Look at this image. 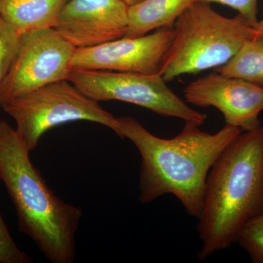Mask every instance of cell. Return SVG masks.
I'll return each instance as SVG.
<instances>
[{"label":"cell","instance_id":"obj_1","mask_svg":"<svg viewBox=\"0 0 263 263\" xmlns=\"http://www.w3.org/2000/svg\"><path fill=\"white\" fill-rule=\"evenodd\" d=\"M120 138H127L141 157L140 201L154 202L171 194L189 215L200 216L209 171L221 153L241 130L226 124L214 134L186 122L177 136L169 139L152 134L132 117H117Z\"/></svg>","mask_w":263,"mask_h":263},{"label":"cell","instance_id":"obj_2","mask_svg":"<svg viewBox=\"0 0 263 263\" xmlns=\"http://www.w3.org/2000/svg\"><path fill=\"white\" fill-rule=\"evenodd\" d=\"M263 212V125L240 133L212 166L197 230L204 260L236 243L240 231Z\"/></svg>","mask_w":263,"mask_h":263},{"label":"cell","instance_id":"obj_3","mask_svg":"<svg viewBox=\"0 0 263 263\" xmlns=\"http://www.w3.org/2000/svg\"><path fill=\"white\" fill-rule=\"evenodd\" d=\"M16 130L0 120V181L14 205L21 232L51 263H72L83 212L59 198L29 157Z\"/></svg>","mask_w":263,"mask_h":263},{"label":"cell","instance_id":"obj_4","mask_svg":"<svg viewBox=\"0 0 263 263\" xmlns=\"http://www.w3.org/2000/svg\"><path fill=\"white\" fill-rule=\"evenodd\" d=\"M175 24L174 39L159 72L166 82L221 67L247 41L256 38L254 26L239 15L223 16L202 2H194Z\"/></svg>","mask_w":263,"mask_h":263},{"label":"cell","instance_id":"obj_5","mask_svg":"<svg viewBox=\"0 0 263 263\" xmlns=\"http://www.w3.org/2000/svg\"><path fill=\"white\" fill-rule=\"evenodd\" d=\"M1 107L15 121V130L29 152L36 149L43 134L51 128L76 121L101 124L120 136L117 118L67 80L46 85Z\"/></svg>","mask_w":263,"mask_h":263},{"label":"cell","instance_id":"obj_6","mask_svg":"<svg viewBox=\"0 0 263 263\" xmlns=\"http://www.w3.org/2000/svg\"><path fill=\"white\" fill-rule=\"evenodd\" d=\"M67 81L98 103L125 102L198 126L206 119L205 114L192 108L175 94L160 73L72 69Z\"/></svg>","mask_w":263,"mask_h":263},{"label":"cell","instance_id":"obj_7","mask_svg":"<svg viewBox=\"0 0 263 263\" xmlns=\"http://www.w3.org/2000/svg\"><path fill=\"white\" fill-rule=\"evenodd\" d=\"M76 48L54 28L20 34L18 51L0 84V106L46 85L67 80Z\"/></svg>","mask_w":263,"mask_h":263},{"label":"cell","instance_id":"obj_8","mask_svg":"<svg viewBox=\"0 0 263 263\" xmlns=\"http://www.w3.org/2000/svg\"><path fill=\"white\" fill-rule=\"evenodd\" d=\"M174 37L173 27H162L148 35L122 37L92 47L76 48L71 67L84 70L159 73Z\"/></svg>","mask_w":263,"mask_h":263},{"label":"cell","instance_id":"obj_9","mask_svg":"<svg viewBox=\"0 0 263 263\" xmlns=\"http://www.w3.org/2000/svg\"><path fill=\"white\" fill-rule=\"evenodd\" d=\"M186 103L214 107L224 116L226 124L248 132L261 126L263 87L237 78L210 74L190 83L183 89Z\"/></svg>","mask_w":263,"mask_h":263},{"label":"cell","instance_id":"obj_10","mask_svg":"<svg viewBox=\"0 0 263 263\" xmlns=\"http://www.w3.org/2000/svg\"><path fill=\"white\" fill-rule=\"evenodd\" d=\"M127 26L128 6L121 0H70L54 29L78 48L124 37Z\"/></svg>","mask_w":263,"mask_h":263},{"label":"cell","instance_id":"obj_11","mask_svg":"<svg viewBox=\"0 0 263 263\" xmlns=\"http://www.w3.org/2000/svg\"><path fill=\"white\" fill-rule=\"evenodd\" d=\"M70 0H0V17L19 33L54 28Z\"/></svg>","mask_w":263,"mask_h":263},{"label":"cell","instance_id":"obj_12","mask_svg":"<svg viewBox=\"0 0 263 263\" xmlns=\"http://www.w3.org/2000/svg\"><path fill=\"white\" fill-rule=\"evenodd\" d=\"M197 0H143L128 7V26L124 37L146 35L155 29L173 27L183 11Z\"/></svg>","mask_w":263,"mask_h":263},{"label":"cell","instance_id":"obj_13","mask_svg":"<svg viewBox=\"0 0 263 263\" xmlns=\"http://www.w3.org/2000/svg\"><path fill=\"white\" fill-rule=\"evenodd\" d=\"M216 72L237 78L263 87V38L247 41L238 53Z\"/></svg>","mask_w":263,"mask_h":263},{"label":"cell","instance_id":"obj_14","mask_svg":"<svg viewBox=\"0 0 263 263\" xmlns=\"http://www.w3.org/2000/svg\"><path fill=\"white\" fill-rule=\"evenodd\" d=\"M236 243L254 263H263V212L243 227Z\"/></svg>","mask_w":263,"mask_h":263},{"label":"cell","instance_id":"obj_15","mask_svg":"<svg viewBox=\"0 0 263 263\" xmlns=\"http://www.w3.org/2000/svg\"><path fill=\"white\" fill-rule=\"evenodd\" d=\"M20 34L0 17V84L18 51Z\"/></svg>","mask_w":263,"mask_h":263},{"label":"cell","instance_id":"obj_16","mask_svg":"<svg viewBox=\"0 0 263 263\" xmlns=\"http://www.w3.org/2000/svg\"><path fill=\"white\" fill-rule=\"evenodd\" d=\"M28 254L19 249L0 212V263H31Z\"/></svg>","mask_w":263,"mask_h":263},{"label":"cell","instance_id":"obj_17","mask_svg":"<svg viewBox=\"0 0 263 263\" xmlns=\"http://www.w3.org/2000/svg\"><path fill=\"white\" fill-rule=\"evenodd\" d=\"M206 3H219L229 6L238 12V15L252 25L255 26L257 20V0H197Z\"/></svg>","mask_w":263,"mask_h":263},{"label":"cell","instance_id":"obj_18","mask_svg":"<svg viewBox=\"0 0 263 263\" xmlns=\"http://www.w3.org/2000/svg\"><path fill=\"white\" fill-rule=\"evenodd\" d=\"M256 38H263V18L254 26Z\"/></svg>","mask_w":263,"mask_h":263},{"label":"cell","instance_id":"obj_19","mask_svg":"<svg viewBox=\"0 0 263 263\" xmlns=\"http://www.w3.org/2000/svg\"><path fill=\"white\" fill-rule=\"evenodd\" d=\"M123 3H125L126 5H127L128 7L132 6V5H134L138 4V3H141L143 0H121Z\"/></svg>","mask_w":263,"mask_h":263}]
</instances>
